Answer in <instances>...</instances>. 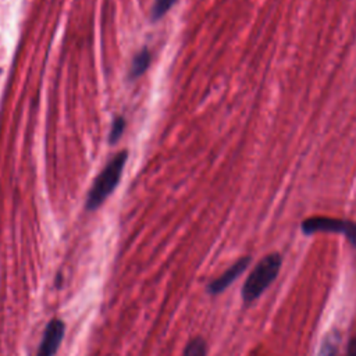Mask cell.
I'll return each mask as SVG.
<instances>
[{
  "label": "cell",
  "mask_w": 356,
  "mask_h": 356,
  "mask_svg": "<svg viewBox=\"0 0 356 356\" xmlns=\"http://www.w3.org/2000/svg\"><path fill=\"white\" fill-rule=\"evenodd\" d=\"M128 157V152L122 150L117 153L107 165L102 170V172L96 177L88 197H86V210H96L115 189L121 179L122 168L125 165Z\"/></svg>",
  "instance_id": "6da1fadb"
},
{
  "label": "cell",
  "mask_w": 356,
  "mask_h": 356,
  "mask_svg": "<svg viewBox=\"0 0 356 356\" xmlns=\"http://www.w3.org/2000/svg\"><path fill=\"white\" fill-rule=\"evenodd\" d=\"M282 259L278 253L264 256L248 275L242 286V300L249 305L254 302L277 278Z\"/></svg>",
  "instance_id": "7a4b0ae2"
},
{
  "label": "cell",
  "mask_w": 356,
  "mask_h": 356,
  "mask_svg": "<svg viewBox=\"0 0 356 356\" xmlns=\"http://www.w3.org/2000/svg\"><path fill=\"white\" fill-rule=\"evenodd\" d=\"M302 231L307 235L316 232L342 234L356 248V222L332 217H310L302 222Z\"/></svg>",
  "instance_id": "3957f363"
},
{
  "label": "cell",
  "mask_w": 356,
  "mask_h": 356,
  "mask_svg": "<svg viewBox=\"0 0 356 356\" xmlns=\"http://www.w3.org/2000/svg\"><path fill=\"white\" fill-rule=\"evenodd\" d=\"M65 324L60 318H53L47 323L36 356H54L64 339Z\"/></svg>",
  "instance_id": "277c9868"
},
{
  "label": "cell",
  "mask_w": 356,
  "mask_h": 356,
  "mask_svg": "<svg viewBox=\"0 0 356 356\" xmlns=\"http://www.w3.org/2000/svg\"><path fill=\"white\" fill-rule=\"evenodd\" d=\"M249 263H250V257L249 256H243L239 260H236L221 275H218L216 280H213L207 285V292L211 293V295H218L222 291H225L246 270Z\"/></svg>",
  "instance_id": "5b68a950"
},
{
  "label": "cell",
  "mask_w": 356,
  "mask_h": 356,
  "mask_svg": "<svg viewBox=\"0 0 356 356\" xmlns=\"http://www.w3.org/2000/svg\"><path fill=\"white\" fill-rule=\"evenodd\" d=\"M150 51L147 49H142L132 60L131 68H129V78L135 79L140 76L149 67L150 64Z\"/></svg>",
  "instance_id": "8992f818"
},
{
  "label": "cell",
  "mask_w": 356,
  "mask_h": 356,
  "mask_svg": "<svg viewBox=\"0 0 356 356\" xmlns=\"http://www.w3.org/2000/svg\"><path fill=\"white\" fill-rule=\"evenodd\" d=\"M182 356H206V342L203 338L200 337H195L193 339H191L185 349Z\"/></svg>",
  "instance_id": "52a82bcc"
},
{
  "label": "cell",
  "mask_w": 356,
  "mask_h": 356,
  "mask_svg": "<svg viewBox=\"0 0 356 356\" xmlns=\"http://www.w3.org/2000/svg\"><path fill=\"white\" fill-rule=\"evenodd\" d=\"M178 0H154L152 11H150V17L153 21L160 19Z\"/></svg>",
  "instance_id": "ba28073f"
},
{
  "label": "cell",
  "mask_w": 356,
  "mask_h": 356,
  "mask_svg": "<svg viewBox=\"0 0 356 356\" xmlns=\"http://www.w3.org/2000/svg\"><path fill=\"white\" fill-rule=\"evenodd\" d=\"M124 128H125V120L122 117H117L113 122V127H111V132H110V143H115L120 136L122 135L124 132Z\"/></svg>",
  "instance_id": "9c48e42d"
},
{
  "label": "cell",
  "mask_w": 356,
  "mask_h": 356,
  "mask_svg": "<svg viewBox=\"0 0 356 356\" xmlns=\"http://www.w3.org/2000/svg\"><path fill=\"white\" fill-rule=\"evenodd\" d=\"M335 356H341L339 350L337 352ZM342 356H356V335L349 339V342H348V345L345 348V353Z\"/></svg>",
  "instance_id": "30bf717a"
}]
</instances>
